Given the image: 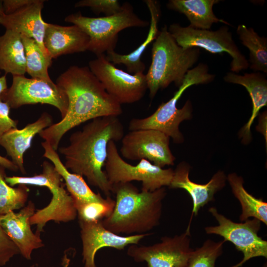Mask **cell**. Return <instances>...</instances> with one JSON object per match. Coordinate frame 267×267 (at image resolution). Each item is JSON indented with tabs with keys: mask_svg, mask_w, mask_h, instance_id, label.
Instances as JSON below:
<instances>
[{
	"mask_svg": "<svg viewBox=\"0 0 267 267\" xmlns=\"http://www.w3.org/2000/svg\"><path fill=\"white\" fill-rule=\"evenodd\" d=\"M56 84L67 96V113L39 134L55 150L72 129L97 118L118 117L123 113L121 104L106 91L89 67L70 66L57 78Z\"/></svg>",
	"mask_w": 267,
	"mask_h": 267,
	"instance_id": "obj_1",
	"label": "cell"
},
{
	"mask_svg": "<svg viewBox=\"0 0 267 267\" xmlns=\"http://www.w3.org/2000/svg\"><path fill=\"white\" fill-rule=\"evenodd\" d=\"M124 133L118 117H102L91 120L82 130L70 135L69 145L59 148L64 157L65 166L72 173L86 178L90 185L109 196L113 185L103 170L108 144L111 140H121Z\"/></svg>",
	"mask_w": 267,
	"mask_h": 267,
	"instance_id": "obj_2",
	"label": "cell"
},
{
	"mask_svg": "<svg viewBox=\"0 0 267 267\" xmlns=\"http://www.w3.org/2000/svg\"><path fill=\"white\" fill-rule=\"evenodd\" d=\"M116 195L111 215L101 220L104 227L117 234L147 233L160 222L163 201L166 195L165 187L153 191L142 190L131 182L113 184Z\"/></svg>",
	"mask_w": 267,
	"mask_h": 267,
	"instance_id": "obj_3",
	"label": "cell"
},
{
	"mask_svg": "<svg viewBox=\"0 0 267 267\" xmlns=\"http://www.w3.org/2000/svg\"><path fill=\"white\" fill-rule=\"evenodd\" d=\"M199 55L197 47L180 46L165 25L153 43L151 63L145 74L150 98L153 99L159 89L172 83L179 88Z\"/></svg>",
	"mask_w": 267,
	"mask_h": 267,
	"instance_id": "obj_4",
	"label": "cell"
},
{
	"mask_svg": "<svg viewBox=\"0 0 267 267\" xmlns=\"http://www.w3.org/2000/svg\"><path fill=\"white\" fill-rule=\"evenodd\" d=\"M214 78V75L208 73V66L200 63L187 72L182 85L169 100L163 102L151 115L143 118L132 119L129 124V129L130 131L155 130L172 138L176 143L182 142L183 137L179 131V125L183 121L191 118L192 106L188 100L179 109L177 106L178 100L189 87L208 83Z\"/></svg>",
	"mask_w": 267,
	"mask_h": 267,
	"instance_id": "obj_5",
	"label": "cell"
},
{
	"mask_svg": "<svg viewBox=\"0 0 267 267\" xmlns=\"http://www.w3.org/2000/svg\"><path fill=\"white\" fill-rule=\"evenodd\" d=\"M41 174L31 177L6 176L5 180L10 186L24 184L47 188L52 194L49 203L46 207L37 210L30 218L31 225H36V233L41 234L47 222H66L77 216L71 196L65 188V183L51 163L43 162Z\"/></svg>",
	"mask_w": 267,
	"mask_h": 267,
	"instance_id": "obj_6",
	"label": "cell"
},
{
	"mask_svg": "<svg viewBox=\"0 0 267 267\" xmlns=\"http://www.w3.org/2000/svg\"><path fill=\"white\" fill-rule=\"evenodd\" d=\"M65 21L75 25L89 38L88 50L96 56L114 51L118 42L119 33L130 27H145L148 21L140 18L128 2L122 5L121 10L110 16L98 17L85 16L80 12L68 15Z\"/></svg>",
	"mask_w": 267,
	"mask_h": 267,
	"instance_id": "obj_7",
	"label": "cell"
},
{
	"mask_svg": "<svg viewBox=\"0 0 267 267\" xmlns=\"http://www.w3.org/2000/svg\"><path fill=\"white\" fill-rule=\"evenodd\" d=\"M104 167L108 179L112 185L136 180L142 182V190L148 191L169 186L174 175L171 168L163 169L145 159L139 160L135 165L127 163L120 156L113 140L108 144L107 157Z\"/></svg>",
	"mask_w": 267,
	"mask_h": 267,
	"instance_id": "obj_8",
	"label": "cell"
},
{
	"mask_svg": "<svg viewBox=\"0 0 267 267\" xmlns=\"http://www.w3.org/2000/svg\"><path fill=\"white\" fill-rule=\"evenodd\" d=\"M209 212L218 225L206 227L205 232L222 237L225 242H230L237 250L243 253L241 261L230 267H241L252 258H267V241L258 235L261 227V222L259 220L253 218L235 222L220 214L214 207H210Z\"/></svg>",
	"mask_w": 267,
	"mask_h": 267,
	"instance_id": "obj_9",
	"label": "cell"
},
{
	"mask_svg": "<svg viewBox=\"0 0 267 267\" xmlns=\"http://www.w3.org/2000/svg\"><path fill=\"white\" fill-rule=\"evenodd\" d=\"M168 30L177 43L184 48L200 47L213 54L228 53L232 59L231 70L233 73L246 69L249 65L226 26L213 31L194 29L189 26L182 27L179 24L174 23L171 25Z\"/></svg>",
	"mask_w": 267,
	"mask_h": 267,
	"instance_id": "obj_10",
	"label": "cell"
},
{
	"mask_svg": "<svg viewBox=\"0 0 267 267\" xmlns=\"http://www.w3.org/2000/svg\"><path fill=\"white\" fill-rule=\"evenodd\" d=\"M0 99L13 109L28 104H49L59 111L61 119L68 108L67 96L56 83L25 76H13L10 87Z\"/></svg>",
	"mask_w": 267,
	"mask_h": 267,
	"instance_id": "obj_11",
	"label": "cell"
},
{
	"mask_svg": "<svg viewBox=\"0 0 267 267\" xmlns=\"http://www.w3.org/2000/svg\"><path fill=\"white\" fill-rule=\"evenodd\" d=\"M89 62V68L106 91L121 104L133 103L144 95L147 86L143 73L131 74L117 68L104 54Z\"/></svg>",
	"mask_w": 267,
	"mask_h": 267,
	"instance_id": "obj_12",
	"label": "cell"
},
{
	"mask_svg": "<svg viewBox=\"0 0 267 267\" xmlns=\"http://www.w3.org/2000/svg\"><path fill=\"white\" fill-rule=\"evenodd\" d=\"M190 231L174 236H164L160 242L149 246L131 245L127 255L147 267H187L193 250L190 245Z\"/></svg>",
	"mask_w": 267,
	"mask_h": 267,
	"instance_id": "obj_13",
	"label": "cell"
},
{
	"mask_svg": "<svg viewBox=\"0 0 267 267\" xmlns=\"http://www.w3.org/2000/svg\"><path fill=\"white\" fill-rule=\"evenodd\" d=\"M170 138L155 130L130 131L121 139L120 153L127 159H145L161 168L174 165L175 157L169 147Z\"/></svg>",
	"mask_w": 267,
	"mask_h": 267,
	"instance_id": "obj_14",
	"label": "cell"
},
{
	"mask_svg": "<svg viewBox=\"0 0 267 267\" xmlns=\"http://www.w3.org/2000/svg\"><path fill=\"white\" fill-rule=\"evenodd\" d=\"M79 222L84 267H96L95 254L103 247L123 250L129 245L138 244L141 239L150 235L147 233L122 236L105 228L101 221L91 222L79 221Z\"/></svg>",
	"mask_w": 267,
	"mask_h": 267,
	"instance_id": "obj_15",
	"label": "cell"
},
{
	"mask_svg": "<svg viewBox=\"0 0 267 267\" xmlns=\"http://www.w3.org/2000/svg\"><path fill=\"white\" fill-rule=\"evenodd\" d=\"M34 203L30 201L17 213L14 211L0 215L2 228L26 259L31 260L33 250L44 246L40 234L34 233L31 228L30 218L36 212Z\"/></svg>",
	"mask_w": 267,
	"mask_h": 267,
	"instance_id": "obj_16",
	"label": "cell"
},
{
	"mask_svg": "<svg viewBox=\"0 0 267 267\" xmlns=\"http://www.w3.org/2000/svg\"><path fill=\"white\" fill-rule=\"evenodd\" d=\"M190 168L187 164L180 163L174 170V175L169 187L185 190L192 200V209L189 223L193 216L198 215L200 209L214 200L215 194L225 185L227 177L219 171L206 184L195 183L189 178ZM189 225L190 226V225Z\"/></svg>",
	"mask_w": 267,
	"mask_h": 267,
	"instance_id": "obj_17",
	"label": "cell"
},
{
	"mask_svg": "<svg viewBox=\"0 0 267 267\" xmlns=\"http://www.w3.org/2000/svg\"><path fill=\"white\" fill-rule=\"evenodd\" d=\"M44 1L35 0L34 2L12 13L0 15V25L6 30L16 32L34 40L44 54L51 59L44 45L47 23L43 20L42 16Z\"/></svg>",
	"mask_w": 267,
	"mask_h": 267,
	"instance_id": "obj_18",
	"label": "cell"
},
{
	"mask_svg": "<svg viewBox=\"0 0 267 267\" xmlns=\"http://www.w3.org/2000/svg\"><path fill=\"white\" fill-rule=\"evenodd\" d=\"M89 42L88 35L77 25L46 23L44 45L51 59L88 50Z\"/></svg>",
	"mask_w": 267,
	"mask_h": 267,
	"instance_id": "obj_19",
	"label": "cell"
},
{
	"mask_svg": "<svg viewBox=\"0 0 267 267\" xmlns=\"http://www.w3.org/2000/svg\"><path fill=\"white\" fill-rule=\"evenodd\" d=\"M52 116L44 112L35 122L23 128L12 129L6 133L0 139V145L3 147L11 161L23 174H26L24 166V154L31 146L35 136L52 124Z\"/></svg>",
	"mask_w": 267,
	"mask_h": 267,
	"instance_id": "obj_20",
	"label": "cell"
},
{
	"mask_svg": "<svg viewBox=\"0 0 267 267\" xmlns=\"http://www.w3.org/2000/svg\"><path fill=\"white\" fill-rule=\"evenodd\" d=\"M44 150L43 157L49 160L65 181L66 189L73 198L74 203L105 202L109 196L103 198L99 193L94 192L83 177L70 172L61 161L59 154L47 141L42 142Z\"/></svg>",
	"mask_w": 267,
	"mask_h": 267,
	"instance_id": "obj_21",
	"label": "cell"
},
{
	"mask_svg": "<svg viewBox=\"0 0 267 267\" xmlns=\"http://www.w3.org/2000/svg\"><path fill=\"white\" fill-rule=\"evenodd\" d=\"M225 82L244 87L248 91L252 102L251 116L243 128L241 135L245 142L251 138V127L260 110L267 105V81L260 73H245L240 75L229 72L224 76Z\"/></svg>",
	"mask_w": 267,
	"mask_h": 267,
	"instance_id": "obj_22",
	"label": "cell"
},
{
	"mask_svg": "<svg viewBox=\"0 0 267 267\" xmlns=\"http://www.w3.org/2000/svg\"><path fill=\"white\" fill-rule=\"evenodd\" d=\"M150 14V27L146 39L135 50L126 54L117 53L115 50L108 52L105 55L106 59L114 65L123 64L127 71L131 74L143 73L145 65L141 60V56L148 45L156 38L159 31L158 24L160 18V10L157 1L145 0Z\"/></svg>",
	"mask_w": 267,
	"mask_h": 267,
	"instance_id": "obj_23",
	"label": "cell"
},
{
	"mask_svg": "<svg viewBox=\"0 0 267 267\" xmlns=\"http://www.w3.org/2000/svg\"><path fill=\"white\" fill-rule=\"evenodd\" d=\"M218 0H170L167 3L168 8L184 14L190 22L189 26L201 30H209L212 24L222 22L229 24L217 18L213 7L219 2Z\"/></svg>",
	"mask_w": 267,
	"mask_h": 267,
	"instance_id": "obj_24",
	"label": "cell"
},
{
	"mask_svg": "<svg viewBox=\"0 0 267 267\" xmlns=\"http://www.w3.org/2000/svg\"><path fill=\"white\" fill-rule=\"evenodd\" d=\"M0 70L12 76H25L26 56L20 34L9 30L0 36Z\"/></svg>",
	"mask_w": 267,
	"mask_h": 267,
	"instance_id": "obj_25",
	"label": "cell"
},
{
	"mask_svg": "<svg viewBox=\"0 0 267 267\" xmlns=\"http://www.w3.org/2000/svg\"><path fill=\"white\" fill-rule=\"evenodd\" d=\"M227 180L241 207L240 221L243 222L253 218L267 225V203L262 198H256L247 192L243 186V178L236 174H229Z\"/></svg>",
	"mask_w": 267,
	"mask_h": 267,
	"instance_id": "obj_26",
	"label": "cell"
},
{
	"mask_svg": "<svg viewBox=\"0 0 267 267\" xmlns=\"http://www.w3.org/2000/svg\"><path fill=\"white\" fill-rule=\"evenodd\" d=\"M237 34L242 44L249 51L250 68L254 71L267 73V39L261 37L252 28L241 24Z\"/></svg>",
	"mask_w": 267,
	"mask_h": 267,
	"instance_id": "obj_27",
	"label": "cell"
},
{
	"mask_svg": "<svg viewBox=\"0 0 267 267\" xmlns=\"http://www.w3.org/2000/svg\"><path fill=\"white\" fill-rule=\"evenodd\" d=\"M21 36L25 47L26 73L32 78L53 82L48 72L52 59L44 54L34 40L24 35Z\"/></svg>",
	"mask_w": 267,
	"mask_h": 267,
	"instance_id": "obj_28",
	"label": "cell"
},
{
	"mask_svg": "<svg viewBox=\"0 0 267 267\" xmlns=\"http://www.w3.org/2000/svg\"><path fill=\"white\" fill-rule=\"evenodd\" d=\"M5 170L0 165V215L24 207L29 192L26 185L19 184L13 187L7 183Z\"/></svg>",
	"mask_w": 267,
	"mask_h": 267,
	"instance_id": "obj_29",
	"label": "cell"
},
{
	"mask_svg": "<svg viewBox=\"0 0 267 267\" xmlns=\"http://www.w3.org/2000/svg\"><path fill=\"white\" fill-rule=\"evenodd\" d=\"M223 240L218 242L211 239L206 240L202 245L193 249L187 267H216V262L222 254Z\"/></svg>",
	"mask_w": 267,
	"mask_h": 267,
	"instance_id": "obj_30",
	"label": "cell"
},
{
	"mask_svg": "<svg viewBox=\"0 0 267 267\" xmlns=\"http://www.w3.org/2000/svg\"><path fill=\"white\" fill-rule=\"evenodd\" d=\"M79 221L96 222L109 217L114 208L115 201L109 197L105 202L74 203Z\"/></svg>",
	"mask_w": 267,
	"mask_h": 267,
	"instance_id": "obj_31",
	"label": "cell"
},
{
	"mask_svg": "<svg viewBox=\"0 0 267 267\" xmlns=\"http://www.w3.org/2000/svg\"><path fill=\"white\" fill-rule=\"evenodd\" d=\"M75 7H88L97 14L103 13L105 16L113 15L122 9L117 0H81L75 3Z\"/></svg>",
	"mask_w": 267,
	"mask_h": 267,
	"instance_id": "obj_32",
	"label": "cell"
},
{
	"mask_svg": "<svg viewBox=\"0 0 267 267\" xmlns=\"http://www.w3.org/2000/svg\"><path fill=\"white\" fill-rule=\"evenodd\" d=\"M20 251L5 233L0 223V266L5 265Z\"/></svg>",
	"mask_w": 267,
	"mask_h": 267,
	"instance_id": "obj_33",
	"label": "cell"
},
{
	"mask_svg": "<svg viewBox=\"0 0 267 267\" xmlns=\"http://www.w3.org/2000/svg\"><path fill=\"white\" fill-rule=\"evenodd\" d=\"M11 108L0 98V139L8 131L17 128L18 121L10 116Z\"/></svg>",
	"mask_w": 267,
	"mask_h": 267,
	"instance_id": "obj_34",
	"label": "cell"
},
{
	"mask_svg": "<svg viewBox=\"0 0 267 267\" xmlns=\"http://www.w3.org/2000/svg\"><path fill=\"white\" fill-rule=\"evenodd\" d=\"M35 0H3L4 14H9L34 2Z\"/></svg>",
	"mask_w": 267,
	"mask_h": 267,
	"instance_id": "obj_35",
	"label": "cell"
},
{
	"mask_svg": "<svg viewBox=\"0 0 267 267\" xmlns=\"http://www.w3.org/2000/svg\"><path fill=\"white\" fill-rule=\"evenodd\" d=\"M0 165L4 167L6 169L16 172L18 170L17 166L11 161L6 157L0 155Z\"/></svg>",
	"mask_w": 267,
	"mask_h": 267,
	"instance_id": "obj_36",
	"label": "cell"
},
{
	"mask_svg": "<svg viewBox=\"0 0 267 267\" xmlns=\"http://www.w3.org/2000/svg\"><path fill=\"white\" fill-rule=\"evenodd\" d=\"M6 75H0V98L8 89Z\"/></svg>",
	"mask_w": 267,
	"mask_h": 267,
	"instance_id": "obj_37",
	"label": "cell"
},
{
	"mask_svg": "<svg viewBox=\"0 0 267 267\" xmlns=\"http://www.w3.org/2000/svg\"><path fill=\"white\" fill-rule=\"evenodd\" d=\"M62 267H69L70 263V259L68 257L66 254H64L62 260ZM30 267H39V265L37 264H34L32 265Z\"/></svg>",
	"mask_w": 267,
	"mask_h": 267,
	"instance_id": "obj_38",
	"label": "cell"
},
{
	"mask_svg": "<svg viewBox=\"0 0 267 267\" xmlns=\"http://www.w3.org/2000/svg\"><path fill=\"white\" fill-rule=\"evenodd\" d=\"M4 9L3 7V0H0V15H4Z\"/></svg>",
	"mask_w": 267,
	"mask_h": 267,
	"instance_id": "obj_39",
	"label": "cell"
},
{
	"mask_svg": "<svg viewBox=\"0 0 267 267\" xmlns=\"http://www.w3.org/2000/svg\"><path fill=\"white\" fill-rule=\"evenodd\" d=\"M262 267H267V264L265 263Z\"/></svg>",
	"mask_w": 267,
	"mask_h": 267,
	"instance_id": "obj_40",
	"label": "cell"
}]
</instances>
